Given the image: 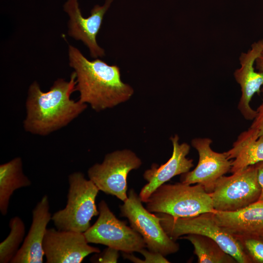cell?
<instances>
[{
    "label": "cell",
    "mask_w": 263,
    "mask_h": 263,
    "mask_svg": "<svg viewBox=\"0 0 263 263\" xmlns=\"http://www.w3.org/2000/svg\"><path fill=\"white\" fill-rule=\"evenodd\" d=\"M76 76L73 71L69 81L58 78L50 90L43 92L36 81L29 86L25 102V131L46 136L69 124L87 108V104L71 98L75 91Z\"/></svg>",
    "instance_id": "cell-1"
},
{
    "label": "cell",
    "mask_w": 263,
    "mask_h": 263,
    "mask_svg": "<svg viewBox=\"0 0 263 263\" xmlns=\"http://www.w3.org/2000/svg\"><path fill=\"white\" fill-rule=\"evenodd\" d=\"M69 65L76 76L75 90L81 102L96 112L112 108L129 100L134 90L121 78L120 70L95 58L88 59L77 48L68 46Z\"/></svg>",
    "instance_id": "cell-2"
},
{
    "label": "cell",
    "mask_w": 263,
    "mask_h": 263,
    "mask_svg": "<svg viewBox=\"0 0 263 263\" xmlns=\"http://www.w3.org/2000/svg\"><path fill=\"white\" fill-rule=\"evenodd\" d=\"M146 204V208L151 212L165 213L174 218L215 211L209 193L199 184H164L151 194Z\"/></svg>",
    "instance_id": "cell-3"
},
{
    "label": "cell",
    "mask_w": 263,
    "mask_h": 263,
    "mask_svg": "<svg viewBox=\"0 0 263 263\" xmlns=\"http://www.w3.org/2000/svg\"><path fill=\"white\" fill-rule=\"evenodd\" d=\"M68 182L66 207L54 213L51 220L58 230L84 233L92 218L99 215L95 200L99 190L81 172L70 174Z\"/></svg>",
    "instance_id": "cell-4"
},
{
    "label": "cell",
    "mask_w": 263,
    "mask_h": 263,
    "mask_svg": "<svg viewBox=\"0 0 263 263\" xmlns=\"http://www.w3.org/2000/svg\"><path fill=\"white\" fill-rule=\"evenodd\" d=\"M160 223L167 234L174 241L188 234H199L212 239L237 263H248L251 259L239 242L218 225L213 212L197 216L174 218L169 215L157 213Z\"/></svg>",
    "instance_id": "cell-5"
},
{
    "label": "cell",
    "mask_w": 263,
    "mask_h": 263,
    "mask_svg": "<svg viewBox=\"0 0 263 263\" xmlns=\"http://www.w3.org/2000/svg\"><path fill=\"white\" fill-rule=\"evenodd\" d=\"M261 188L257 178L256 164L224 175L216 182L209 193L215 211H235L258 201Z\"/></svg>",
    "instance_id": "cell-6"
},
{
    "label": "cell",
    "mask_w": 263,
    "mask_h": 263,
    "mask_svg": "<svg viewBox=\"0 0 263 263\" xmlns=\"http://www.w3.org/2000/svg\"><path fill=\"white\" fill-rule=\"evenodd\" d=\"M139 195L130 190L127 200L120 206L121 216L126 217L131 226L143 238L146 247L150 251L164 256L174 254L179 245L165 232L159 217L143 207Z\"/></svg>",
    "instance_id": "cell-7"
},
{
    "label": "cell",
    "mask_w": 263,
    "mask_h": 263,
    "mask_svg": "<svg viewBox=\"0 0 263 263\" xmlns=\"http://www.w3.org/2000/svg\"><path fill=\"white\" fill-rule=\"evenodd\" d=\"M141 165V160L132 151L118 150L106 154L102 162L94 164L87 173L99 190L124 202L128 198V174Z\"/></svg>",
    "instance_id": "cell-8"
},
{
    "label": "cell",
    "mask_w": 263,
    "mask_h": 263,
    "mask_svg": "<svg viewBox=\"0 0 263 263\" xmlns=\"http://www.w3.org/2000/svg\"><path fill=\"white\" fill-rule=\"evenodd\" d=\"M99 216L84 234L89 243L101 244L123 253H132L146 247L142 236L116 218L104 200L98 204Z\"/></svg>",
    "instance_id": "cell-9"
},
{
    "label": "cell",
    "mask_w": 263,
    "mask_h": 263,
    "mask_svg": "<svg viewBox=\"0 0 263 263\" xmlns=\"http://www.w3.org/2000/svg\"><path fill=\"white\" fill-rule=\"evenodd\" d=\"M43 249L47 263H80L97 247L89 244L84 233L47 228Z\"/></svg>",
    "instance_id": "cell-10"
},
{
    "label": "cell",
    "mask_w": 263,
    "mask_h": 263,
    "mask_svg": "<svg viewBox=\"0 0 263 263\" xmlns=\"http://www.w3.org/2000/svg\"><path fill=\"white\" fill-rule=\"evenodd\" d=\"M113 0H106L103 5H94L90 16L87 18L82 16L78 0H67L64 4V10L69 17L68 35L76 40L81 41L88 47L94 58L105 56L104 50L97 42L96 36L104 16Z\"/></svg>",
    "instance_id": "cell-11"
},
{
    "label": "cell",
    "mask_w": 263,
    "mask_h": 263,
    "mask_svg": "<svg viewBox=\"0 0 263 263\" xmlns=\"http://www.w3.org/2000/svg\"><path fill=\"white\" fill-rule=\"evenodd\" d=\"M212 140L207 138L192 139L191 145L198 151L199 161L192 171L181 174V182L189 185L199 184L205 190L211 192L217 180L230 170L231 161L225 153L213 151L210 145Z\"/></svg>",
    "instance_id": "cell-12"
},
{
    "label": "cell",
    "mask_w": 263,
    "mask_h": 263,
    "mask_svg": "<svg viewBox=\"0 0 263 263\" xmlns=\"http://www.w3.org/2000/svg\"><path fill=\"white\" fill-rule=\"evenodd\" d=\"M170 139L173 146L171 157L160 166L153 164L143 174L148 183L142 188L139 194L143 203H146L158 187L174 176L188 172L193 166V160L186 157L190 150L189 145L186 143L180 144L177 135L171 137Z\"/></svg>",
    "instance_id": "cell-13"
},
{
    "label": "cell",
    "mask_w": 263,
    "mask_h": 263,
    "mask_svg": "<svg viewBox=\"0 0 263 263\" xmlns=\"http://www.w3.org/2000/svg\"><path fill=\"white\" fill-rule=\"evenodd\" d=\"M263 50V39L253 43L246 53L239 57L240 67L235 70L234 77L240 85L242 94L238 108L246 120H253L257 112L251 108L250 102L255 94H259L263 85V75L256 72L255 60Z\"/></svg>",
    "instance_id": "cell-14"
},
{
    "label": "cell",
    "mask_w": 263,
    "mask_h": 263,
    "mask_svg": "<svg viewBox=\"0 0 263 263\" xmlns=\"http://www.w3.org/2000/svg\"><path fill=\"white\" fill-rule=\"evenodd\" d=\"M218 225L237 240L255 238L263 239V203L257 201L235 211H214Z\"/></svg>",
    "instance_id": "cell-15"
},
{
    "label": "cell",
    "mask_w": 263,
    "mask_h": 263,
    "mask_svg": "<svg viewBox=\"0 0 263 263\" xmlns=\"http://www.w3.org/2000/svg\"><path fill=\"white\" fill-rule=\"evenodd\" d=\"M52 216L48 197L44 195L33 209L30 229L10 263H43V241Z\"/></svg>",
    "instance_id": "cell-16"
},
{
    "label": "cell",
    "mask_w": 263,
    "mask_h": 263,
    "mask_svg": "<svg viewBox=\"0 0 263 263\" xmlns=\"http://www.w3.org/2000/svg\"><path fill=\"white\" fill-rule=\"evenodd\" d=\"M231 161L230 172L234 173L250 166L263 161V136L250 127L242 132L233 143L232 148L224 152Z\"/></svg>",
    "instance_id": "cell-17"
},
{
    "label": "cell",
    "mask_w": 263,
    "mask_h": 263,
    "mask_svg": "<svg viewBox=\"0 0 263 263\" xmlns=\"http://www.w3.org/2000/svg\"><path fill=\"white\" fill-rule=\"evenodd\" d=\"M31 185L30 180L23 173L20 157H16L0 165V211L2 215L7 214L14 192Z\"/></svg>",
    "instance_id": "cell-18"
},
{
    "label": "cell",
    "mask_w": 263,
    "mask_h": 263,
    "mask_svg": "<svg viewBox=\"0 0 263 263\" xmlns=\"http://www.w3.org/2000/svg\"><path fill=\"white\" fill-rule=\"evenodd\" d=\"M180 239L189 241L199 263H235L236 261L225 252L212 239L199 234H188Z\"/></svg>",
    "instance_id": "cell-19"
},
{
    "label": "cell",
    "mask_w": 263,
    "mask_h": 263,
    "mask_svg": "<svg viewBox=\"0 0 263 263\" xmlns=\"http://www.w3.org/2000/svg\"><path fill=\"white\" fill-rule=\"evenodd\" d=\"M10 232L0 244V263H8L16 255L23 243L25 234V226L19 216L10 219L9 222Z\"/></svg>",
    "instance_id": "cell-20"
},
{
    "label": "cell",
    "mask_w": 263,
    "mask_h": 263,
    "mask_svg": "<svg viewBox=\"0 0 263 263\" xmlns=\"http://www.w3.org/2000/svg\"><path fill=\"white\" fill-rule=\"evenodd\" d=\"M250 259L263 263V240L259 238H248L238 240Z\"/></svg>",
    "instance_id": "cell-21"
},
{
    "label": "cell",
    "mask_w": 263,
    "mask_h": 263,
    "mask_svg": "<svg viewBox=\"0 0 263 263\" xmlns=\"http://www.w3.org/2000/svg\"><path fill=\"white\" fill-rule=\"evenodd\" d=\"M139 252L144 257V260H141L134 256L132 253H123V257L126 259L136 263H169L165 256L159 253L154 252L146 250L145 248L140 250Z\"/></svg>",
    "instance_id": "cell-22"
},
{
    "label": "cell",
    "mask_w": 263,
    "mask_h": 263,
    "mask_svg": "<svg viewBox=\"0 0 263 263\" xmlns=\"http://www.w3.org/2000/svg\"><path fill=\"white\" fill-rule=\"evenodd\" d=\"M119 250L108 247L97 257L94 262L100 263H117L119 258Z\"/></svg>",
    "instance_id": "cell-23"
},
{
    "label": "cell",
    "mask_w": 263,
    "mask_h": 263,
    "mask_svg": "<svg viewBox=\"0 0 263 263\" xmlns=\"http://www.w3.org/2000/svg\"><path fill=\"white\" fill-rule=\"evenodd\" d=\"M257 113L250 126L256 129L259 136H263V102L258 108Z\"/></svg>",
    "instance_id": "cell-24"
},
{
    "label": "cell",
    "mask_w": 263,
    "mask_h": 263,
    "mask_svg": "<svg viewBox=\"0 0 263 263\" xmlns=\"http://www.w3.org/2000/svg\"><path fill=\"white\" fill-rule=\"evenodd\" d=\"M258 181L261 188V193L258 201L263 203V161L256 164Z\"/></svg>",
    "instance_id": "cell-25"
},
{
    "label": "cell",
    "mask_w": 263,
    "mask_h": 263,
    "mask_svg": "<svg viewBox=\"0 0 263 263\" xmlns=\"http://www.w3.org/2000/svg\"><path fill=\"white\" fill-rule=\"evenodd\" d=\"M255 63L256 64V67L259 72L263 75V50L256 58ZM262 92L263 94V87Z\"/></svg>",
    "instance_id": "cell-26"
},
{
    "label": "cell",
    "mask_w": 263,
    "mask_h": 263,
    "mask_svg": "<svg viewBox=\"0 0 263 263\" xmlns=\"http://www.w3.org/2000/svg\"><path fill=\"white\" fill-rule=\"evenodd\" d=\"M262 239L263 240V239Z\"/></svg>",
    "instance_id": "cell-27"
}]
</instances>
